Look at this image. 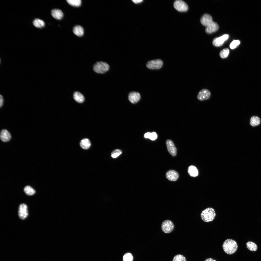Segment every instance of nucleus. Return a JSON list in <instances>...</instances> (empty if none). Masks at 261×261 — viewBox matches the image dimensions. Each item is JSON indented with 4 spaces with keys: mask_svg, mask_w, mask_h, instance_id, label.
I'll return each mask as SVG.
<instances>
[{
    "mask_svg": "<svg viewBox=\"0 0 261 261\" xmlns=\"http://www.w3.org/2000/svg\"><path fill=\"white\" fill-rule=\"evenodd\" d=\"M223 248L225 252L229 254L234 253L237 250L238 246L236 242L231 239H227L223 243Z\"/></svg>",
    "mask_w": 261,
    "mask_h": 261,
    "instance_id": "nucleus-1",
    "label": "nucleus"
},
{
    "mask_svg": "<svg viewBox=\"0 0 261 261\" xmlns=\"http://www.w3.org/2000/svg\"><path fill=\"white\" fill-rule=\"evenodd\" d=\"M216 215L215 210L211 207L206 208L203 210L200 214L201 219L206 222L212 221L215 219Z\"/></svg>",
    "mask_w": 261,
    "mask_h": 261,
    "instance_id": "nucleus-2",
    "label": "nucleus"
},
{
    "mask_svg": "<svg viewBox=\"0 0 261 261\" xmlns=\"http://www.w3.org/2000/svg\"><path fill=\"white\" fill-rule=\"evenodd\" d=\"M109 68V64L106 62L100 61L96 62L93 65V69L96 73L103 74L108 71Z\"/></svg>",
    "mask_w": 261,
    "mask_h": 261,
    "instance_id": "nucleus-3",
    "label": "nucleus"
},
{
    "mask_svg": "<svg viewBox=\"0 0 261 261\" xmlns=\"http://www.w3.org/2000/svg\"><path fill=\"white\" fill-rule=\"evenodd\" d=\"M163 64V62L161 60L157 59L148 61L146 65L147 68L150 69H158L162 67Z\"/></svg>",
    "mask_w": 261,
    "mask_h": 261,
    "instance_id": "nucleus-4",
    "label": "nucleus"
},
{
    "mask_svg": "<svg viewBox=\"0 0 261 261\" xmlns=\"http://www.w3.org/2000/svg\"><path fill=\"white\" fill-rule=\"evenodd\" d=\"M162 231L165 233L171 232L174 230V225L172 222L169 220H166L163 221L161 225Z\"/></svg>",
    "mask_w": 261,
    "mask_h": 261,
    "instance_id": "nucleus-5",
    "label": "nucleus"
},
{
    "mask_svg": "<svg viewBox=\"0 0 261 261\" xmlns=\"http://www.w3.org/2000/svg\"><path fill=\"white\" fill-rule=\"evenodd\" d=\"M174 6L175 8L177 10L181 12L187 11L188 9V5L184 1L182 0H177L174 3Z\"/></svg>",
    "mask_w": 261,
    "mask_h": 261,
    "instance_id": "nucleus-6",
    "label": "nucleus"
},
{
    "mask_svg": "<svg viewBox=\"0 0 261 261\" xmlns=\"http://www.w3.org/2000/svg\"><path fill=\"white\" fill-rule=\"evenodd\" d=\"M18 216L22 220L25 219L28 215L27 206L24 203H22L19 205L18 211Z\"/></svg>",
    "mask_w": 261,
    "mask_h": 261,
    "instance_id": "nucleus-7",
    "label": "nucleus"
},
{
    "mask_svg": "<svg viewBox=\"0 0 261 261\" xmlns=\"http://www.w3.org/2000/svg\"><path fill=\"white\" fill-rule=\"evenodd\" d=\"M210 95L211 93L209 90L206 89H203L199 92L197 98L199 100L203 101L209 99Z\"/></svg>",
    "mask_w": 261,
    "mask_h": 261,
    "instance_id": "nucleus-8",
    "label": "nucleus"
},
{
    "mask_svg": "<svg viewBox=\"0 0 261 261\" xmlns=\"http://www.w3.org/2000/svg\"><path fill=\"white\" fill-rule=\"evenodd\" d=\"M229 35L228 34H224L223 36L214 38L212 42L213 45L216 47L221 46L225 41L228 38Z\"/></svg>",
    "mask_w": 261,
    "mask_h": 261,
    "instance_id": "nucleus-9",
    "label": "nucleus"
},
{
    "mask_svg": "<svg viewBox=\"0 0 261 261\" xmlns=\"http://www.w3.org/2000/svg\"><path fill=\"white\" fill-rule=\"evenodd\" d=\"M166 143L168 152L172 156H175L176 154L177 149L173 142L171 140L168 139Z\"/></svg>",
    "mask_w": 261,
    "mask_h": 261,
    "instance_id": "nucleus-10",
    "label": "nucleus"
},
{
    "mask_svg": "<svg viewBox=\"0 0 261 261\" xmlns=\"http://www.w3.org/2000/svg\"><path fill=\"white\" fill-rule=\"evenodd\" d=\"M140 95L139 93L135 91L130 92L128 94V99L131 103L134 104L138 102L140 99Z\"/></svg>",
    "mask_w": 261,
    "mask_h": 261,
    "instance_id": "nucleus-11",
    "label": "nucleus"
},
{
    "mask_svg": "<svg viewBox=\"0 0 261 261\" xmlns=\"http://www.w3.org/2000/svg\"><path fill=\"white\" fill-rule=\"evenodd\" d=\"M213 21L212 17L208 14H204L202 15L200 19L201 23L206 27L209 25Z\"/></svg>",
    "mask_w": 261,
    "mask_h": 261,
    "instance_id": "nucleus-12",
    "label": "nucleus"
},
{
    "mask_svg": "<svg viewBox=\"0 0 261 261\" xmlns=\"http://www.w3.org/2000/svg\"><path fill=\"white\" fill-rule=\"evenodd\" d=\"M166 176L167 178L169 180L174 181L177 180L179 177V175L176 171L172 170L168 171L167 172Z\"/></svg>",
    "mask_w": 261,
    "mask_h": 261,
    "instance_id": "nucleus-13",
    "label": "nucleus"
},
{
    "mask_svg": "<svg viewBox=\"0 0 261 261\" xmlns=\"http://www.w3.org/2000/svg\"><path fill=\"white\" fill-rule=\"evenodd\" d=\"M218 25L216 22L213 21L210 24L206 27L205 29L206 32L208 34H211L217 31L219 29Z\"/></svg>",
    "mask_w": 261,
    "mask_h": 261,
    "instance_id": "nucleus-14",
    "label": "nucleus"
},
{
    "mask_svg": "<svg viewBox=\"0 0 261 261\" xmlns=\"http://www.w3.org/2000/svg\"><path fill=\"white\" fill-rule=\"evenodd\" d=\"M0 137L1 140L4 142L9 141L11 138V136L10 133L7 130L5 129H3L1 131Z\"/></svg>",
    "mask_w": 261,
    "mask_h": 261,
    "instance_id": "nucleus-15",
    "label": "nucleus"
},
{
    "mask_svg": "<svg viewBox=\"0 0 261 261\" xmlns=\"http://www.w3.org/2000/svg\"><path fill=\"white\" fill-rule=\"evenodd\" d=\"M51 14L52 16L55 19L60 20L63 17V14L62 11L60 9H55L51 10Z\"/></svg>",
    "mask_w": 261,
    "mask_h": 261,
    "instance_id": "nucleus-16",
    "label": "nucleus"
},
{
    "mask_svg": "<svg viewBox=\"0 0 261 261\" xmlns=\"http://www.w3.org/2000/svg\"><path fill=\"white\" fill-rule=\"evenodd\" d=\"M72 31L74 33L78 36H81L84 34L83 28L80 25H76L73 28Z\"/></svg>",
    "mask_w": 261,
    "mask_h": 261,
    "instance_id": "nucleus-17",
    "label": "nucleus"
},
{
    "mask_svg": "<svg viewBox=\"0 0 261 261\" xmlns=\"http://www.w3.org/2000/svg\"><path fill=\"white\" fill-rule=\"evenodd\" d=\"M73 97L74 100L79 103H82L84 101L85 98L84 96L80 92L76 91L74 93Z\"/></svg>",
    "mask_w": 261,
    "mask_h": 261,
    "instance_id": "nucleus-18",
    "label": "nucleus"
},
{
    "mask_svg": "<svg viewBox=\"0 0 261 261\" xmlns=\"http://www.w3.org/2000/svg\"><path fill=\"white\" fill-rule=\"evenodd\" d=\"M188 172L189 174L192 177H195L198 174V171L197 168L195 166L191 165L188 169Z\"/></svg>",
    "mask_w": 261,
    "mask_h": 261,
    "instance_id": "nucleus-19",
    "label": "nucleus"
},
{
    "mask_svg": "<svg viewBox=\"0 0 261 261\" xmlns=\"http://www.w3.org/2000/svg\"><path fill=\"white\" fill-rule=\"evenodd\" d=\"M80 145L81 147L83 149H87L89 148L90 147L91 145V143L88 139L84 138L81 141Z\"/></svg>",
    "mask_w": 261,
    "mask_h": 261,
    "instance_id": "nucleus-20",
    "label": "nucleus"
},
{
    "mask_svg": "<svg viewBox=\"0 0 261 261\" xmlns=\"http://www.w3.org/2000/svg\"><path fill=\"white\" fill-rule=\"evenodd\" d=\"M260 122V119L257 116H253L250 119V124L252 126L254 127L258 125Z\"/></svg>",
    "mask_w": 261,
    "mask_h": 261,
    "instance_id": "nucleus-21",
    "label": "nucleus"
},
{
    "mask_svg": "<svg viewBox=\"0 0 261 261\" xmlns=\"http://www.w3.org/2000/svg\"><path fill=\"white\" fill-rule=\"evenodd\" d=\"M33 23L35 27L39 28L44 27L45 25V23L43 20L38 18L35 19L33 20Z\"/></svg>",
    "mask_w": 261,
    "mask_h": 261,
    "instance_id": "nucleus-22",
    "label": "nucleus"
},
{
    "mask_svg": "<svg viewBox=\"0 0 261 261\" xmlns=\"http://www.w3.org/2000/svg\"><path fill=\"white\" fill-rule=\"evenodd\" d=\"M246 246L249 250L252 251H255L258 248L256 244L251 241H249L246 243Z\"/></svg>",
    "mask_w": 261,
    "mask_h": 261,
    "instance_id": "nucleus-23",
    "label": "nucleus"
},
{
    "mask_svg": "<svg viewBox=\"0 0 261 261\" xmlns=\"http://www.w3.org/2000/svg\"><path fill=\"white\" fill-rule=\"evenodd\" d=\"M144 137L146 138H149L152 140H154L157 138L156 133L154 132H147L145 134Z\"/></svg>",
    "mask_w": 261,
    "mask_h": 261,
    "instance_id": "nucleus-24",
    "label": "nucleus"
},
{
    "mask_svg": "<svg viewBox=\"0 0 261 261\" xmlns=\"http://www.w3.org/2000/svg\"><path fill=\"white\" fill-rule=\"evenodd\" d=\"M24 191L25 194L28 196H32L35 193V191L32 188L29 186H27L24 188Z\"/></svg>",
    "mask_w": 261,
    "mask_h": 261,
    "instance_id": "nucleus-25",
    "label": "nucleus"
},
{
    "mask_svg": "<svg viewBox=\"0 0 261 261\" xmlns=\"http://www.w3.org/2000/svg\"><path fill=\"white\" fill-rule=\"evenodd\" d=\"M229 50L228 48L223 49L220 52L219 56L222 58H227L228 56L229 53Z\"/></svg>",
    "mask_w": 261,
    "mask_h": 261,
    "instance_id": "nucleus-26",
    "label": "nucleus"
},
{
    "mask_svg": "<svg viewBox=\"0 0 261 261\" xmlns=\"http://www.w3.org/2000/svg\"><path fill=\"white\" fill-rule=\"evenodd\" d=\"M66 1L69 4L74 7H79L81 3V0H67Z\"/></svg>",
    "mask_w": 261,
    "mask_h": 261,
    "instance_id": "nucleus-27",
    "label": "nucleus"
},
{
    "mask_svg": "<svg viewBox=\"0 0 261 261\" xmlns=\"http://www.w3.org/2000/svg\"><path fill=\"white\" fill-rule=\"evenodd\" d=\"M172 261H186L185 257L181 254H178L174 257Z\"/></svg>",
    "mask_w": 261,
    "mask_h": 261,
    "instance_id": "nucleus-28",
    "label": "nucleus"
},
{
    "mask_svg": "<svg viewBox=\"0 0 261 261\" xmlns=\"http://www.w3.org/2000/svg\"><path fill=\"white\" fill-rule=\"evenodd\" d=\"M133 256L130 253H126L123 256V261H133Z\"/></svg>",
    "mask_w": 261,
    "mask_h": 261,
    "instance_id": "nucleus-29",
    "label": "nucleus"
},
{
    "mask_svg": "<svg viewBox=\"0 0 261 261\" xmlns=\"http://www.w3.org/2000/svg\"><path fill=\"white\" fill-rule=\"evenodd\" d=\"M240 41L238 40L233 41L230 44V47L231 49H234L236 48L240 44Z\"/></svg>",
    "mask_w": 261,
    "mask_h": 261,
    "instance_id": "nucleus-30",
    "label": "nucleus"
},
{
    "mask_svg": "<svg viewBox=\"0 0 261 261\" xmlns=\"http://www.w3.org/2000/svg\"><path fill=\"white\" fill-rule=\"evenodd\" d=\"M121 151L119 149L115 150L111 153V156L113 158H116L120 155L122 153Z\"/></svg>",
    "mask_w": 261,
    "mask_h": 261,
    "instance_id": "nucleus-31",
    "label": "nucleus"
},
{
    "mask_svg": "<svg viewBox=\"0 0 261 261\" xmlns=\"http://www.w3.org/2000/svg\"><path fill=\"white\" fill-rule=\"evenodd\" d=\"M0 107H1L2 106L3 102V97L1 95H0Z\"/></svg>",
    "mask_w": 261,
    "mask_h": 261,
    "instance_id": "nucleus-32",
    "label": "nucleus"
},
{
    "mask_svg": "<svg viewBox=\"0 0 261 261\" xmlns=\"http://www.w3.org/2000/svg\"><path fill=\"white\" fill-rule=\"evenodd\" d=\"M132 1L135 4L140 3L143 1V0H133Z\"/></svg>",
    "mask_w": 261,
    "mask_h": 261,
    "instance_id": "nucleus-33",
    "label": "nucleus"
},
{
    "mask_svg": "<svg viewBox=\"0 0 261 261\" xmlns=\"http://www.w3.org/2000/svg\"><path fill=\"white\" fill-rule=\"evenodd\" d=\"M204 261H216V260H214L211 258H208L205 260Z\"/></svg>",
    "mask_w": 261,
    "mask_h": 261,
    "instance_id": "nucleus-34",
    "label": "nucleus"
}]
</instances>
